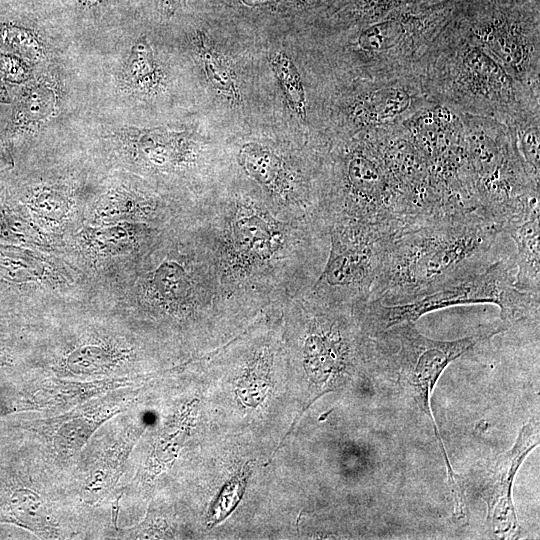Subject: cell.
<instances>
[{
    "label": "cell",
    "instance_id": "obj_1",
    "mask_svg": "<svg viewBox=\"0 0 540 540\" xmlns=\"http://www.w3.org/2000/svg\"><path fill=\"white\" fill-rule=\"evenodd\" d=\"M183 216L205 247L224 306L239 325L305 293L328 256L324 221L291 217L254 187L207 195Z\"/></svg>",
    "mask_w": 540,
    "mask_h": 540
},
{
    "label": "cell",
    "instance_id": "obj_2",
    "mask_svg": "<svg viewBox=\"0 0 540 540\" xmlns=\"http://www.w3.org/2000/svg\"><path fill=\"white\" fill-rule=\"evenodd\" d=\"M500 226L481 210L448 214L403 228L384 252L367 302H410L486 269Z\"/></svg>",
    "mask_w": 540,
    "mask_h": 540
},
{
    "label": "cell",
    "instance_id": "obj_3",
    "mask_svg": "<svg viewBox=\"0 0 540 540\" xmlns=\"http://www.w3.org/2000/svg\"><path fill=\"white\" fill-rule=\"evenodd\" d=\"M420 75L438 104L508 126L539 115V97L519 84L465 31H442L420 63Z\"/></svg>",
    "mask_w": 540,
    "mask_h": 540
},
{
    "label": "cell",
    "instance_id": "obj_4",
    "mask_svg": "<svg viewBox=\"0 0 540 540\" xmlns=\"http://www.w3.org/2000/svg\"><path fill=\"white\" fill-rule=\"evenodd\" d=\"M138 295L151 311L196 324L234 326L210 257L182 216L164 227L144 254Z\"/></svg>",
    "mask_w": 540,
    "mask_h": 540
},
{
    "label": "cell",
    "instance_id": "obj_5",
    "mask_svg": "<svg viewBox=\"0 0 540 540\" xmlns=\"http://www.w3.org/2000/svg\"><path fill=\"white\" fill-rule=\"evenodd\" d=\"M504 331V327L479 331L454 340H435L418 331L415 323L393 326L372 337L374 371L388 382L392 392L408 409L424 416L430 423L442 453L454 512L466 509L463 480L454 472L441 434L433 418L431 395L446 367L479 343Z\"/></svg>",
    "mask_w": 540,
    "mask_h": 540
},
{
    "label": "cell",
    "instance_id": "obj_6",
    "mask_svg": "<svg viewBox=\"0 0 540 540\" xmlns=\"http://www.w3.org/2000/svg\"><path fill=\"white\" fill-rule=\"evenodd\" d=\"M515 273L514 254H507L481 272L410 302L392 305L366 302L359 307L362 327L368 335L374 336L399 324L416 323L433 311L472 304L497 306L506 325L525 320L538 321L540 295L517 289Z\"/></svg>",
    "mask_w": 540,
    "mask_h": 540
},
{
    "label": "cell",
    "instance_id": "obj_7",
    "mask_svg": "<svg viewBox=\"0 0 540 540\" xmlns=\"http://www.w3.org/2000/svg\"><path fill=\"white\" fill-rule=\"evenodd\" d=\"M392 236L366 226L329 227L326 262L306 292L328 303L365 304Z\"/></svg>",
    "mask_w": 540,
    "mask_h": 540
},
{
    "label": "cell",
    "instance_id": "obj_8",
    "mask_svg": "<svg viewBox=\"0 0 540 540\" xmlns=\"http://www.w3.org/2000/svg\"><path fill=\"white\" fill-rule=\"evenodd\" d=\"M539 432L538 419L524 424L513 446L489 464L481 483L479 495L487 505V521L501 538H514L519 533L512 486L522 462L539 445Z\"/></svg>",
    "mask_w": 540,
    "mask_h": 540
},
{
    "label": "cell",
    "instance_id": "obj_9",
    "mask_svg": "<svg viewBox=\"0 0 540 540\" xmlns=\"http://www.w3.org/2000/svg\"><path fill=\"white\" fill-rule=\"evenodd\" d=\"M133 153L146 167L163 173L197 167L201 149L183 133L154 129L130 135Z\"/></svg>",
    "mask_w": 540,
    "mask_h": 540
},
{
    "label": "cell",
    "instance_id": "obj_10",
    "mask_svg": "<svg viewBox=\"0 0 540 540\" xmlns=\"http://www.w3.org/2000/svg\"><path fill=\"white\" fill-rule=\"evenodd\" d=\"M539 217L540 204H537L511 216L501 227L516 246L514 285L535 295H540Z\"/></svg>",
    "mask_w": 540,
    "mask_h": 540
},
{
    "label": "cell",
    "instance_id": "obj_11",
    "mask_svg": "<svg viewBox=\"0 0 540 540\" xmlns=\"http://www.w3.org/2000/svg\"><path fill=\"white\" fill-rule=\"evenodd\" d=\"M124 78L140 89H150L158 83L153 51L146 37L139 38L133 44L124 66Z\"/></svg>",
    "mask_w": 540,
    "mask_h": 540
},
{
    "label": "cell",
    "instance_id": "obj_12",
    "mask_svg": "<svg viewBox=\"0 0 540 540\" xmlns=\"http://www.w3.org/2000/svg\"><path fill=\"white\" fill-rule=\"evenodd\" d=\"M55 105L53 91L44 85H35L25 91L18 101L13 122L16 126H26L50 115Z\"/></svg>",
    "mask_w": 540,
    "mask_h": 540
},
{
    "label": "cell",
    "instance_id": "obj_13",
    "mask_svg": "<svg viewBox=\"0 0 540 540\" xmlns=\"http://www.w3.org/2000/svg\"><path fill=\"white\" fill-rule=\"evenodd\" d=\"M518 151L534 180L539 182V115L518 120L510 125Z\"/></svg>",
    "mask_w": 540,
    "mask_h": 540
},
{
    "label": "cell",
    "instance_id": "obj_14",
    "mask_svg": "<svg viewBox=\"0 0 540 540\" xmlns=\"http://www.w3.org/2000/svg\"><path fill=\"white\" fill-rule=\"evenodd\" d=\"M197 51L207 78L218 91L237 98V88L223 58L209 44L204 35H199Z\"/></svg>",
    "mask_w": 540,
    "mask_h": 540
},
{
    "label": "cell",
    "instance_id": "obj_15",
    "mask_svg": "<svg viewBox=\"0 0 540 540\" xmlns=\"http://www.w3.org/2000/svg\"><path fill=\"white\" fill-rule=\"evenodd\" d=\"M271 65L282 88L286 94L288 102L293 107L296 114L305 118L306 99L305 92L300 79V75L292 61L283 53L276 54Z\"/></svg>",
    "mask_w": 540,
    "mask_h": 540
},
{
    "label": "cell",
    "instance_id": "obj_16",
    "mask_svg": "<svg viewBox=\"0 0 540 540\" xmlns=\"http://www.w3.org/2000/svg\"><path fill=\"white\" fill-rule=\"evenodd\" d=\"M0 44L28 58L36 59L40 54L38 39L30 30L23 27L3 25L0 28Z\"/></svg>",
    "mask_w": 540,
    "mask_h": 540
},
{
    "label": "cell",
    "instance_id": "obj_17",
    "mask_svg": "<svg viewBox=\"0 0 540 540\" xmlns=\"http://www.w3.org/2000/svg\"><path fill=\"white\" fill-rule=\"evenodd\" d=\"M0 73L11 82H22L28 76L26 66L19 59L11 56H0Z\"/></svg>",
    "mask_w": 540,
    "mask_h": 540
},
{
    "label": "cell",
    "instance_id": "obj_18",
    "mask_svg": "<svg viewBox=\"0 0 540 540\" xmlns=\"http://www.w3.org/2000/svg\"><path fill=\"white\" fill-rule=\"evenodd\" d=\"M243 4L247 6H259V5H265L268 3H275L280 0H241Z\"/></svg>",
    "mask_w": 540,
    "mask_h": 540
},
{
    "label": "cell",
    "instance_id": "obj_19",
    "mask_svg": "<svg viewBox=\"0 0 540 540\" xmlns=\"http://www.w3.org/2000/svg\"><path fill=\"white\" fill-rule=\"evenodd\" d=\"M0 102H8V96L5 88L0 83Z\"/></svg>",
    "mask_w": 540,
    "mask_h": 540
},
{
    "label": "cell",
    "instance_id": "obj_20",
    "mask_svg": "<svg viewBox=\"0 0 540 540\" xmlns=\"http://www.w3.org/2000/svg\"><path fill=\"white\" fill-rule=\"evenodd\" d=\"M182 0H174V2H181Z\"/></svg>",
    "mask_w": 540,
    "mask_h": 540
}]
</instances>
